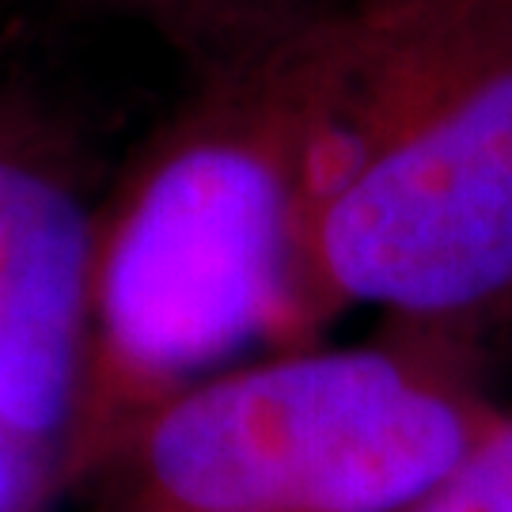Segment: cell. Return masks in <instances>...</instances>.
Instances as JSON below:
<instances>
[{
	"instance_id": "cell-1",
	"label": "cell",
	"mask_w": 512,
	"mask_h": 512,
	"mask_svg": "<svg viewBox=\"0 0 512 512\" xmlns=\"http://www.w3.org/2000/svg\"><path fill=\"white\" fill-rule=\"evenodd\" d=\"M346 308L471 357L512 323V0L334 12L281 334Z\"/></svg>"
},
{
	"instance_id": "cell-2",
	"label": "cell",
	"mask_w": 512,
	"mask_h": 512,
	"mask_svg": "<svg viewBox=\"0 0 512 512\" xmlns=\"http://www.w3.org/2000/svg\"><path fill=\"white\" fill-rule=\"evenodd\" d=\"M311 23L148 152L95 232L92 353L69 463L107 456L251 334L281 330L285 270L330 92Z\"/></svg>"
},
{
	"instance_id": "cell-3",
	"label": "cell",
	"mask_w": 512,
	"mask_h": 512,
	"mask_svg": "<svg viewBox=\"0 0 512 512\" xmlns=\"http://www.w3.org/2000/svg\"><path fill=\"white\" fill-rule=\"evenodd\" d=\"M501 410L433 338L293 349L152 406L99 459L92 512H399Z\"/></svg>"
},
{
	"instance_id": "cell-4",
	"label": "cell",
	"mask_w": 512,
	"mask_h": 512,
	"mask_svg": "<svg viewBox=\"0 0 512 512\" xmlns=\"http://www.w3.org/2000/svg\"><path fill=\"white\" fill-rule=\"evenodd\" d=\"M99 220L46 148L0 129V429L69 448L88 353Z\"/></svg>"
},
{
	"instance_id": "cell-5",
	"label": "cell",
	"mask_w": 512,
	"mask_h": 512,
	"mask_svg": "<svg viewBox=\"0 0 512 512\" xmlns=\"http://www.w3.org/2000/svg\"><path fill=\"white\" fill-rule=\"evenodd\" d=\"M399 512H512V410H501L475 448Z\"/></svg>"
}]
</instances>
